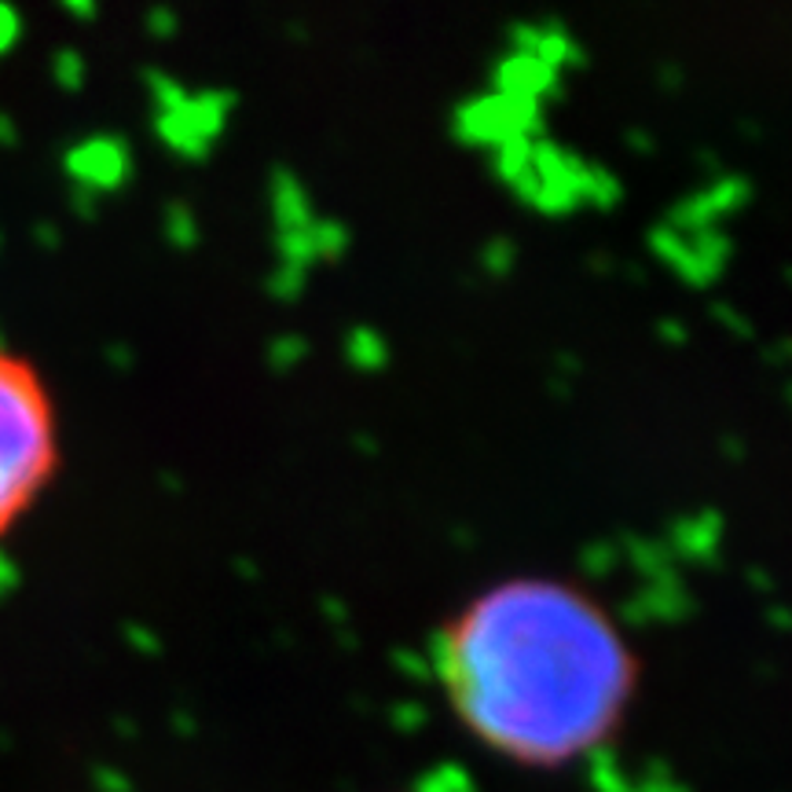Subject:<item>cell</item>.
<instances>
[{
  "instance_id": "cell-2",
  "label": "cell",
  "mask_w": 792,
  "mask_h": 792,
  "mask_svg": "<svg viewBox=\"0 0 792 792\" xmlns=\"http://www.w3.org/2000/svg\"><path fill=\"white\" fill-rule=\"evenodd\" d=\"M59 459L55 407L27 359L0 349V536L33 507Z\"/></svg>"
},
{
  "instance_id": "cell-1",
  "label": "cell",
  "mask_w": 792,
  "mask_h": 792,
  "mask_svg": "<svg viewBox=\"0 0 792 792\" xmlns=\"http://www.w3.org/2000/svg\"><path fill=\"white\" fill-rule=\"evenodd\" d=\"M451 715L518 766H569L623 727L642 682L628 631L561 576H507L470 595L434 646Z\"/></svg>"
}]
</instances>
